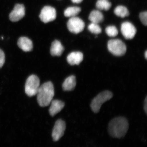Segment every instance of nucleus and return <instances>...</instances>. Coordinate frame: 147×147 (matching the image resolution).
<instances>
[{
  "mask_svg": "<svg viewBox=\"0 0 147 147\" xmlns=\"http://www.w3.org/2000/svg\"><path fill=\"white\" fill-rule=\"evenodd\" d=\"M108 48L110 53L118 57L123 56L126 52V45L119 39L110 40L108 43Z\"/></svg>",
  "mask_w": 147,
  "mask_h": 147,
  "instance_id": "obj_4",
  "label": "nucleus"
},
{
  "mask_svg": "<svg viewBox=\"0 0 147 147\" xmlns=\"http://www.w3.org/2000/svg\"><path fill=\"white\" fill-rule=\"evenodd\" d=\"M82 9L78 7H70L66 9L64 11L65 16L67 17H75L80 12Z\"/></svg>",
  "mask_w": 147,
  "mask_h": 147,
  "instance_id": "obj_17",
  "label": "nucleus"
},
{
  "mask_svg": "<svg viewBox=\"0 0 147 147\" xmlns=\"http://www.w3.org/2000/svg\"><path fill=\"white\" fill-rule=\"evenodd\" d=\"M112 4L108 0H98L96 4V8L100 10L108 11L111 8Z\"/></svg>",
  "mask_w": 147,
  "mask_h": 147,
  "instance_id": "obj_19",
  "label": "nucleus"
},
{
  "mask_svg": "<svg viewBox=\"0 0 147 147\" xmlns=\"http://www.w3.org/2000/svg\"><path fill=\"white\" fill-rule=\"evenodd\" d=\"M104 19L103 14L98 10H93L90 13L89 19L92 23L98 24Z\"/></svg>",
  "mask_w": 147,
  "mask_h": 147,
  "instance_id": "obj_16",
  "label": "nucleus"
},
{
  "mask_svg": "<svg viewBox=\"0 0 147 147\" xmlns=\"http://www.w3.org/2000/svg\"><path fill=\"white\" fill-rule=\"evenodd\" d=\"M144 110H145V113L146 114L147 113V98H145L144 100Z\"/></svg>",
  "mask_w": 147,
  "mask_h": 147,
  "instance_id": "obj_24",
  "label": "nucleus"
},
{
  "mask_svg": "<svg viewBox=\"0 0 147 147\" xmlns=\"http://www.w3.org/2000/svg\"><path fill=\"white\" fill-rule=\"evenodd\" d=\"M129 128L128 121L123 117H118L110 121L108 132L113 138L121 139L125 137Z\"/></svg>",
  "mask_w": 147,
  "mask_h": 147,
  "instance_id": "obj_1",
  "label": "nucleus"
},
{
  "mask_svg": "<svg viewBox=\"0 0 147 147\" xmlns=\"http://www.w3.org/2000/svg\"><path fill=\"white\" fill-rule=\"evenodd\" d=\"M64 48L59 40H55L52 43L50 48V54L53 56L60 57L62 55Z\"/></svg>",
  "mask_w": 147,
  "mask_h": 147,
  "instance_id": "obj_14",
  "label": "nucleus"
},
{
  "mask_svg": "<svg viewBox=\"0 0 147 147\" xmlns=\"http://www.w3.org/2000/svg\"><path fill=\"white\" fill-rule=\"evenodd\" d=\"M88 29L92 33L94 34H99L102 31L101 28L98 24L92 23L90 24L88 27Z\"/></svg>",
  "mask_w": 147,
  "mask_h": 147,
  "instance_id": "obj_20",
  "label": "nucleus"
},
{
  "mask_svg": "<svg viewBox=\"0 0 147 147\" xmlns=\"http://www.w3.org/2000/svg\"><path fill=\"white\" fill-rule=\"evenodd\" d=\"M5 62V55L1 49H0V68L4 64Z\"/></svg>",
  "mask_w": 147,
  "mask_h": 147,
  "instance_id": "obj_23",
  "label": "nucleus"
},
{
  "mask_svg": "<svg viewBox=\"0 0 147 147\" xmlns=\"http://www.w3.org/2000/svg\"><path fill=\"white\" fill-rule=\"evenodd\" d=\"M50 105V107L49 110V113L50 115L54 117L63 109L65 106V103L61 100H53Z\"/></svg>",
  "mask_w": 147,
  "mask_h": 147,
  "instance_id": "obj_13",
  "label": "nucleus"
},
{
  "mask_svg": "<svg viewBox=\"0 0 147 147\" xmlns=\"http://www.w3.org/2000/svg\"><path fill=\"white\" fill-rule=\"evenodd\" d=\"M83 0H71V1L75 3H80L83 1Z\"/></svg>",
  "mask_w": 147,
  "mask_h": 147,
  "instance_id": "obj_25",
  "label": "nucleus"
},
{
  "mask_svg": "<svg viewBox=\"0 0 147 147\" xmlns=\"http://www.w3.org/2000/svg\"><path fill=\"white\" fill-rule=\"evenodd\" d=\"M113 97V94L109 91H105L98 94L92 100L90 106L94 113L99 112L101 106L104 102Z\"/></svg>",
  "mask_w": 147,
  "mask_h": 147,
  "instance_id": "obj_3",
  "label": "nucleus"
},
{
  "mask_svg": "<svg viewBox=\"0 0 147 147\" xmlns=\"http://www.w3.org/2000/svg\"><path fill=\"white\" fill-rule=\"evenodd\" d=\"M37 95V100L40 106L45 107L50 105L55 95V89L52 82L44 83L40 86Z\"/></svg>",
  "mask_w": 147,
  "mask_h": 147,
  "instance_id": "obj_2",
  "label": "nucleus"
},
{
  "mask_svg": "<svg viewBox=\"0 0 147 147\" xmlns=\"http://www.w3.org/2000/svg\"><path fill=\"white\" fill-rule=\"evenodd\" d=\"M76 86V77L73 75H71L65 80L63 84L62 88L64 91H70L73 90L75 88Z\"/></svg>",
  "mask_w": 147,
  "mask_h": 147,
  "instance_id": "obj_15",
  "label": "nucleus"
},
{
  "mask_svg": "<svg viewBox=\"0 0 147 147\" xmlns=\"http://www.w3.org/2000/svg\"><path fill=\"white\" fill-rule=\"evenodd\" d=\"M105 32L108 36L115 37L118 34V31L115 26H109L105 29Z\"/></svg>",
  "mask_w": 147,
  "mask_h": 147,
  "instance_id": "obj_21",
  "label": "nucleus"
},
{
  "mask_svg": "<svg viewBox=\"0 0 147 147\" xmlns=\"http://www.w3.org/2000/svg\"><path fill=\"white\" fill-rule=\"evenodd\" d=\"M67 27L71 32L77 34L84 30L85 24L82 19L75 16L69 18L67 22Z\"/></svg>",
  "mask_w": 147,
  "mask_h": 147,
  "instance_id": "obj_6",
  "label": "nucleus"
},
{
  "mask_svg": "<svg viewBox=\"0 0 147 147\" xmlns=\"http://www.w3.org/2000/svg\"><path fill=\"white\" fill-rule=\"evenodd\" d=\"M114 13L117 16L121 18L127 17L129 14L127 9L125 7L121 5L117 7L114 10Z\"/></svg>",
  "mask_w": 147,
  "mask_h": 147,
  "instance_id": "obj_18",
  "label": "nucleus"
},
{
  "mask_svg": "<svg viewBox=\"0 0 147 147\" xmlns=\"http://www.w3.org/2000/svg\"><path fill=\"white\" fill-rule=\"evenodd\" d=\"M84 55L80 52H73L67 56V60L70 65H79L83 61Z\"/></svg>",
  "mask_w": 147,
  "mask_h": 147,
  "instance_id": "obj_12",
  "label": "nucleus"
},
{
  "mask_svg": "<svg viewBox=\"0 0 147 147\" xmlns=\"http://www.w3.org/2000/svg\"><path fill=\"white\" fill-rule=\"evenodd\" d=\"M57 17V12L55 8L46 6L42 9L39 15L40 20L45 24L54 21Z\"/></svg>",
  "mask_w": 147,
  "mask_h": 147,
  "instance_id": "obj_7",
  "label": "nucleus"
},
{
  "mask_svg": "<svg viewBox=\"0 0 147 147\" xmlns=\"http://www.w3.org/2000/svg\"><path fill=\"white\" fill-rule=\"evenodd\" d=\"M66 129L64 121L59 119L55 122L52 132V137L54 142H57L63 136Z\"/></svg>",
  "mask_w": 147,
  "mask_h": 147,
  "instance_id": "obj_8",
  "label": "nucleus"
},
{
  "mask_svg": "<svg viewBox=\"0 0 147 147\" xmlns=\"http://www.w3.org/2000/svg\"><path fill=\"white\" fill-rule=\"evenodd\" d=\"M139 18L142 24L146 26L147 25V11L141 12L139 14Z\"/></svg>",
  "mask_w": 147,
  "mask_h": 147,
  "instance_id": "obj_22",
  "label": "nucleus"
},
{
  "mask_svg": "<svg viewBox=\"0 0 147 147\" xmlns=\"http://www.w3.org/2000/svg\"><path fill=\"white\" fill-rule=\"evenodd\" d=\"M17 44L20 49L25 52H30L33 48L32 41L26 37H21L18 39Z\"/></svg>",
  "mask_w": 147,
  "mask_h": 147,
  "instance_id": "obj_11",
  "label": "nucleus"
},
{
  "mask_svg": "<svg viewBox=\"0 0 147 147\" xmlns=\"http://www.w3.org/2000/svg\"><path fill=\"white\" fill-rule=\"evenodd\" d=\"M145 58H146V59H147V51H146L145 53Z\"/></svg>",
  "mask_w": 147,
  "mask_h": 147,
  "instance_id": "obj_26",
  "label": "nucleus"
},
{
  "mask_svg": "<svg viewBox=\"0 0 147 147\" xmlns=\"http://www.w3.org/2000/svg\"><path fill=\"white\" fill-rule=\"evenodd\" d=\"M121 32L126 39H131L135 36L137 33V29L130 22H125L122 24Z\"/></svg>",
  "mask_w": 147,
  "mask_h": 147,
  "instance_id": "obj_10",
  "label": "nucleus"
},
{
  "mask_svg": "<svg viewBox=\"0 0 147 147\" xmlns=\"http://www.w3.org/2000/svg\"><path fill=\"white\" fill-rule=\"evenodd\" d=\"M25 14L26 9L24 5L17 4L9 14V19L12 22H17L24 18Z\"/></svg>",
  "mask_w": 147,
  "mask_h": 147,
  "instance_id": "obj_9",
  "label": "nucleus"
},
{
  "mask_svg": "<svg viewBox=\"0 0 147 147\" xmlns=\"http://www.w3.org/2000/svg\"><path fill=\"white\" fill-rule=\"evenodd\" d=\"M40 86V80L35 75H30L28 77L25 85V92L30 97L36 95Z\"/></svg>",
  "mask_w": 147,
  "mask_h": 147,
  "instance_id": "obj_5",
  "label": "nucleus"
}]
</instances>
